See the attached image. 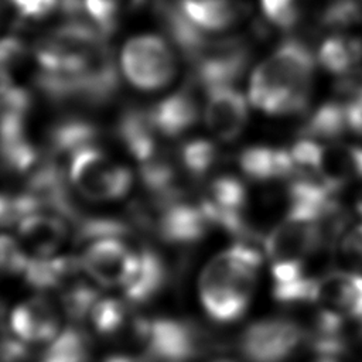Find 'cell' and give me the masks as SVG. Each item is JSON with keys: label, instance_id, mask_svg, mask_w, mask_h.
<instances>
[{"label": "cell", "instance_id": "obj_2", "mask_svg": "<svg viewBox=\"0 0 362 362\" xmlns=\"http://www.w3.org/2000/svg\"><path fill=\"white\" fill-rule=\"evenodd\" d=\"M260 266L262 253L247 240H239L215 255L198 280L199 300L206 314L218 322L242 317L253 297Z\"/></svg>", "mask_w": 362, "mask_h": 362}, {"label": "cell", "instance_id": "obj_35", "mask_svg": "<svg viewBox=\"0 0 362 362\" xmlns=\"http://www.w3.org/2000/svg\"><path fill=\"white\" fill-rule=\"evenodd\" d=\"M322 362H332V361H322Z\"/></svg>", "mask_w": 362, "mask_h": 362}, {"label": "cell", "instance_id": "obj_34", "mask_svg": "<svg viewBox=\"0 0 362 362\" xmlns=\"http://www.w3.org/2000/svg\"><path fill=\"white\" fill-rule=\"evenodd\" d=\"M356 209H358V212L362 215V198L358 201V204H356Z\"/></svg>", "mask_w": 362, "mask_h": 362}, {"label": "cell", "instance_id": "obj_11", "mask_svg": "<svg viewBox=\"0 0 362 362\" xmlns=\"http://www.w3.org/2000/svg\"><path fill=\"white\" fill-rule=\"evenodd\" d=\"M205 93L204 120L208 130L222 141L239 137L249 117L245 96L235 85L214 88Z\"/></svg>", "mask_w": 362, "mask_h": 362}, {"label": "cell", "instance_id": "obj_9", "mask_svg": "<svg viewBox=\"0 0 362 362\" xmlns=\"http://www.w3.org/2000/svg\"><path fill=\"white\" fill-rule=\"evenodd\" d=\"M137 250L124 238H102L86 243L78 262L95 283L103 287H123L129 280Z\"/></svg>", "mask_w": 362, "mask_h": 362}, {"label": "cell", "instance_id": "obj_32", "mask_svg": "<svg viewBox=\"0 0 362 362\" xmlns=\"http://www.w3.org/2000/svg\"><path fill=\"white\" fill-rule=\"evenodd\" d=\"M341 253L352 263L362 264V222L355 225L341 240Z\"/></svg>", "mask_w": 362, "mask_h": 362}, {"label": "cell", "instance_id": "obj_26", "mask_svg": "<svg viewBox=\"0 0 362 362\" xmlns=\"http://www.w3.org/2000/svg\"><path fill=\"white\" fill-rule=\"evenodd\" d=\"M362 20V3L359 0H329L318 16V23L329 31L345 30Z\"/></svg>", "mask_w": 362, "mask_h": 362}, {"label": "cell", "instance_id": "obj_6", "mask_svg": "<svg viewBox=\"0 0 362 362\" xmlns=\"http://www.w3.org/2000/svg\"><path fill=\"white\" fill-rule=\"evenodd\" d=\"M134 335L144 346V356L151 362H187L204 346L201 334L189 324L168 318L139 320Z\"/></svg>", "mask_w": 362, "mask_h": 362}, {"label": "cell", "instance_id": "obj_24", "mask_svg": "<svg viewBox=\"0 0 362 362\" xmlns=\"http://www.w3.org/2000/svg\"><path fill=\"white\" fill-rule=\"evenodd\" d=\"M89 342L78 329H62L49 342L40 362H89Z\"/></svg>", "mask_w": 362, "mask_h": 362}, {"label": "cell", "instance_id": "obj_10", "mask_svg": "<svg viewBox=\"0 0 362 362\" xmlns=\"http://www.w3.org/2000/svg\"><path fill=\"white\" fill-rule=\"evenodd\" d=\"M211 226L201 201L189 202L181 195L158 201L154 228L158 236L170 245L197 243Z\"/></svg>", "mask_w": 362, "mask_h": 362}, {"label": "cell", "instance_id": "obj_22", "mask_svg": "<svg viewBox=\"0 0 362 362\" xmlns=\"http://www.w3.org/2000/svg\"><path fill=\"white\" fill-rule=\"evenodd\" d=\"M349 130L346 106L341 102H327L318 106L304 122L301 136L310 140H332Z\"/></svg>", "mask_w": 362, "mask_h": 362}, {"label": "cell", "instance_id": "obj_1", "mask_svg": "<svg viewBox=\"0 0 362 362\" xmlns=\"http://www.w3.org/2000/svg\"><path fill=\"white\" fill-rule=\"evenodd\" d=\"M315 58L300 40L283 41L250 78L249 102L267 115L301 112L310 99Z\"/></svg>", "mask_w": 362, "mask_h": 362}, {"label": "cell", "instance_id": "obj_8", "mask_svg": "<svg viewBox=\"0 0 362 362\" xmlns=\"http://www.w3.org/2000/svg\"><path fill=\"white\" fill-rule=\"evenodd\" d=\"M250 61V47L246 40L232 37L209 40L189 61L192 79L205 92L219 86L235 85Z\"/></svg>", "mask_w": 362, "mask_h": 362}, {"label": "cell", "instance_id": "obj_5", "mask_svg": "<svg viewBox=\"0 0 362 362\" xmlns=\"http://www.w3.org/2000/svg\"><path fill=\"white\" fill-rule=\"evenodd\" d=\"M307 345V329L298 322L270 317L249 324L239 335L238 349L246 362H287Z\"/></svg>", "mask_w": 362, "mask_h": 362}, {"label": "cell", "instance_id": "obj_30", "mask_svg": "<svg viewBox=\"0 0 362 362\" xmlns=\"http://www.w3.org/2000/svg\"><path fill=\"white\" fill-rule=\"evenodd\" d=\"M14 13L27 21H38L57 11H65V0H4Z\"/></svg>", "mask_w": 362, "mask_h": 362}, {"label": "cell", "instance_id": "obj_3", "mask_svg": "<svg viewBox=\"0 0 362 362\" xmlns=\"http://www.w3.org/2000/svg\"><path fill=\"white\" fill-rule=\"evenodd\" d=\"M119 68L133 88L156 92L173 82L178 71V59L170 41L147 33L126 41L119 55Z\"/></svg>", "mask_w": 362, "mask_h": 362}, {"label": "cell", "instance_id": "obj_20", "mask_svg": "<svg viewBox=\"0 0 362 362\" xmlns=\"http://www.w3.org/2000/svg\"><path fill=\"white\" fill-rule=\"evenodd\" d=\"M81 269L78 259L66 255L30 257L23 272L25 281L37 290H52L64 286Z\"/></svg>", "mask_w": 362, "mask_h": 362}, {"label": "cell", "instance_id": "obj_14", "mask_svg": "<svg viewBox=\"0 0 362 362\" xmlns=\"http://www.w3.org/2000/svg\"><path fill=\"white\" fill-rule=\"evenodd\" d=\"M10 328L24 342H51L62 331L57 305L44 297L18 304L10 315Z\"/></svg>", "mask_w": 362, "mask_h": 362}, {"label": "cell", "instance_id": "obj_18", "mask_svg": "<svg viewBox=\"0 0 362 362\" xmlns=\"http://www.w3.org/2000/svg\"><path fill=\"white\" fill-rule=\"evenodd\" d=\"M116 133L127 153H130L139 164L161 154L157 136L147 109H127L119 117Z\"/></svg>", "mask_w": 362, "mask_h": 362}, {"label": "cell", "instance_id": "obj_27", "mask_svg": "<svg viewBox=\"0 0 362 362\" xmlns=\"http://www.w3.org/2000/svg\"><path fill=\"white\" fill-rule=\"evenodd\" d=\"M89 317L100 334L112 335L124 324L126 307L119 300L99 298L90 310Z\"/></svg>", "mask_w": 362, "mask_h": 362}, {"label": "cell", "instance_id": "obj_7", "mask_svg": "<svg viewBox=\"0 0 362 362\" xmlns=\"http://www.w3.org/2000/svg\"><path fill=\"white\" fill-rule=\"evenodd\" d=\"M325 221H311L287 214L264 240L270 266H305L327 238Z\"/></svg>", "mask_w": 362, "mask_h": 362}, {"label": "cell", "instance_id": "obj_31", "mask_svg": "<svg viewBox=\"0 0 362 362\" xmlns=\"http://www.w3.org/2000/svg\"><path fill=\"white\" fill-rule=\"evenodd\" d=\"M27 54L23 40L7 35L0 38V81H11L14 69Z\"/></svg>", "mask_w": 362, "mask_h": 362}, {"label": "cell", "instance_id": "obj_25", "mask_svg": "<svg viewBox=\"0 0 362 362\" xmlns=\"http://www.w3.org/2000/svg\"><path fill=\"white\" fill-rule=\"evenodd\" d=\"M218 161V148L206 139H191L180 147V163L194 178L205 177Z\"/></svg>", "mask_w": 362, "mask_h": 362}, {"label": "cell", "instance_id": "obj_23", "mask_svg": "<svg viewBox=\"0 0 362 362\" xmlns=\"http://www.w3.org/2000/svg\"><path fill=\"white\" fill-rule=\"evenodd\" d=\"M147 0H81L82 13L88 21L105 37L113 33L119 20L129 11H134Z\"/></svg>", "mask_w": 362, "mask_h": 362}, {"label": "cell", "instance_id": "obj_15", "mask_svg": "<svg viewBox=\"0 0 362 362\" xmlns=\"http://www.w3.org/2000/svg\"><path fill=\"white\" fill-rule=\"evenodd\" d=\"M147 113L158 136L178 137L198 122L199 106L189 89H180L161 98Z\"/></svg>", "mask_w": 362, "mask_h": 362}, {"label": "cell", "instance_id": "obj_12", "mask_svg": "<svg viewBox=\"0 0 362 362\" xmlns=\"http://www.w3.org/2000/svg\"><path fill=\"white\" fill-rule=\"evenodd\" d=\"M69 221L55 212L37 211L17 223V240L30 257L58 255L69 238Z\"/></svg>", "mask_w": 362, "mask_h": 362}, {"label": "cell", "instance_id": "obj_13", "mask_svg": "<svg viewBox=\"0 0 362 362\" xmlns=\"http://www.w3.org/2000/svg\"><path fill=\"white\" fill-rule=\"evenodd\" d=\"M321 310L348 321L362 320V274L334 272L320 277L315 300Z\"/></svg>", "mask_w": 362, "mask_h": 362}, {"label": "cell", "instance_id": "obj_21", "mask_svg": "<svg viewBox=\"0 0 362 362\" xmlns=\"http://www.w3.org/2000/svg\"><path fill=\"white\" fill-rule=\"evenodd\" d=\"M317 61L329 74L348 76L362 61V40L334 33L320 44Z\"/></svg>", "mask_w": 362, "mask_h": 362}, {"label": "cell", "instance_id": "obj_4", "mask_svg": "<svg viewBox=\"0 0 362 362\" xmlns=\"http://www.w3.org/2000/svg\"><path fill=\"white\" fill-rule=\"evenodd\" d=\"M66 177L69 185L81 197L95 202L122 199L133 185L132 171L98 148L96 144L69 157Z\"/></svg>", "mask_w": 362, "mask_h": 362}, {"label": "cell", "instance_id": "obj_29", "mask_svg": "<svg viewBox=\"0 0 362 362\" xmlns=\"http://www.w3.org/2000/svg\"><path fill=\"white\" fill-rule=\"evenodd\" d=\"M28 255L17 240L8 235H0V279L23 274Z\"/></svg>", "mask_w": 362, "mask_h": 362}, {"label": "cell", "instance_id": "obj_16", "mask_svg": "<svg viewBox=\"0 0 362 362\" xmlns=\"http://www.w3.org/2000/svg\"><path fill=\"white\" fill-rule=\"evenodd\" d=\"M168 279V269L164 259L148 247L137 250L133 272L122 287L124 297L132 303H144L164 288Z\"/></svg>", "mask_w": 362, "mask_h": 362}, {"label": "cell", "instance_id": "obj_28", "mask_svg": "<svg viewBox=\"0 0 362 362\" xmlns=\"http://www.w3.org/2000/svg\"><path fill=\"white\" fill-rule=\"evenodd\" d=\"M263 16L277 28H293L301 18L300 0H260Z\"/></svg>", "mask_w": 362, "mask_h": 362}, {"label": "cell", "instance_id": "obj_33", "mask_svg": "<svg viewBox=\"0 0 362 362\" xmlns=\"http://www.w3.org/2000/svg\"><path fill=\"white\" fill-rule=\"evenodd\" d=\"M4 6H6V1L0 0V21H1V17H3V13H4Z\"/></svg>", "mask_w": 362, "mask_h": 362}, {"label": "cell", "instance_id": "obj_17", "mask_svg": "<svg viewBox=\"0 0 362 362\" xmlns=\"http://www.w3.org/2000/svg\"><path fill=\"white\" fill-rule=\"evenodd\" d=\"M238 164L242 173L255 181H273L297 173L290 148L250 146L240 151Z\"/></svg>", "mask_w": 362, "mask_h": 362}, {"label": "cell", "instance_id": "obj_19", "mask_svg": "<svg viewBox=\"0 0 362 362\" xmlns=\"http://www.w3.org/2000/svg\"><path fill=\"white\" fill-rule=\"evenodd\" d=\"M98 127L88 119L68 116L57 120L48 130V147L55 156L72 157L75 153L95 146Z\"/></svg>", "mask_w": 362, "mask_h": 362}]
</instances>
